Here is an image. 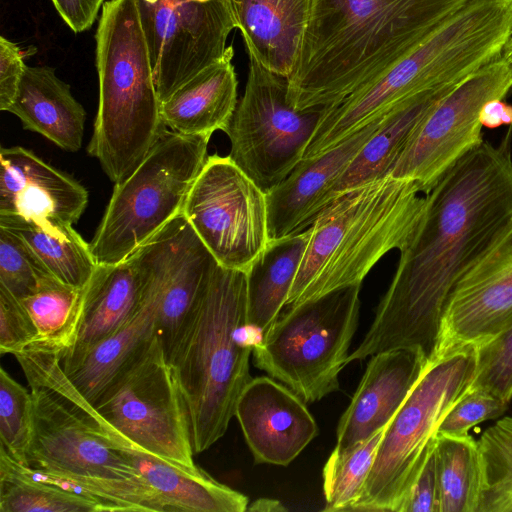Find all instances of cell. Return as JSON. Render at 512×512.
Wrapping results in <instances>:
<instances>
[{"label": "cell", "mask_w": 512, "mask_h": 512, "mask_svg": "<svg viewBox=\"0 0 512 512\" xmlns=\"http://www.w3.org/2000/svg\"><path fill=\"white\" fill-rule=\"evenodd\" d=\"M470 388L488 391L505 402L512 399V321L477 347V369Z\"/></svg>", "instance_id": "37"}, {"label": "cell", "mask_w": 512, "mask_h": 512, "mask_svg": "<svg viewBox=\"0 0 512 512\" xmlns=\"http://www.w3.org/2000/svg\"><path fill=\"white\" fill-rule=\"evenodd\" d=\"M511 143L512 126L498 145L483 141L463 155L425 194L416 230L346 365L397 349L434 360L455 286L512 222Z\"/></svg>", "instance_id": "1"}, {"label": "cell", "mask_w": 512, "mask_h": 512, "mask_svg": "<svg viewBox=\"0 0 512 512\" xmlns=\"http://www.w3.org/2000/svg\"><path fill=\"white\" fill-rule=\"evenodd\" d=\"M476 369L475 346L451 350L428 363L387 425L351 511L399 512L434 450L441 421L470 388Z\"/></svg>", "instance_id": "7"}, {"label": "cell", "mask_w": 512, "mask_h": 512, "mask_svg": "<svg viewBox=\"0 0 512 512\" xmlns=\"http://www.w3.org/2000/svg\"><path fill=\"white\" fill-rule=\"evenodd\" d=\"M399 512H440L435 447L401 505Z\"/></svg>", "instance_id": "40"}, {"label": "cell", "mask_w": 512, "mask_h": 512, "mask_svg": "<svg viewBox=\"0 0 512 512\" xmlns=\"http://www.w3.org/2000/svg\"><path fill=\"white\" fill-rule=\"evenodd\" d=\"M248 58L244 95L224 132L230 159L267 193L303 159L323 108L295 109L288 79Z\"/></svg>", "instance_id": "12"}, {"label": "cell", "mask_w": 512, "mask_h": 512, "mask_svg": "<svg viewBox=\"0 0 512 512\" xmlns=\"http://www.w3.org/2000/svg\"><path fill=\"white\" fill-rule=\"evenodd\" d=\"M249 511L278 512L285 511L286 508L277 500L260 498L247 507Z\"/></svg>", "instance_id": "44"}, {"label": "cell", "mask_w": 512, "mask_h": 512, "mask_svg": "<svg viewBox=\"0 0 512 512\" xmlns=\"http://www.w3.org/2000/svg\"><path fill=\"white\" fill-rule=\"evenodd\" d=\"M360 287H344L283 308L253 344L254 365L305 402L338 390L358 326Z\"/></svg>", "instance_id": "9"}, {"label": "cell", "mask_w": 512, "mask_h": 512, "mask_svg": "<svg viewBox=\"0 0 512 512\" xmlns=\"http://www.w3.org/2000/svg\"><path fill=\"white\" fill-rule=\"evenodd\" d=\"M24 52L14 42L0 37V109L7 111L15 99L26 64Z\"/></svg>", "instance_id": "41"}, {"label": "cell", "mask_w": 512, "mask_h": 512, "mask_svg": "<svg viewBox=\"0 0 512 512\" xmlns=\"http://www.w3.org/2000/svg\"><path fill=\"white\" fill-rule=\"evenodd\" d=\"M83 401L99 422L136 446L185 471H202L193 459L188 406L157 334L93 404Z\"/></svg>", "instance_id": "11"}, {"label": "cell", "mask_w": 512, "mask_h": 512, "mask_svg": "<svg viewBox=\"0 0 512 512\" xmlns=\"http://www.w3.org/2000/svg\"><path fill=\"white\" fill-rule=\"evenodd\" d=\"M461 81L424 91L392 112L343 171L332 189L331 201L350 189L390 174L423 119Z\"/></svg>", "instance_id": "27"}, {"label": "cell", "mask_w": 512, "mask_h": 512, "mask_svg": "<svg viewBox=\"0 0 512 512\" xmlns=\"http://www.w3.org/2000/svg\"><path fill=\"white\" fill-rule=\"evenodd\" d=\"M53 276L15 233L0 227V285L18 299L32 294Z\"/></svg>", "instance_id": "36"}, {"label": "cell", "mask_w": 512, "mask_h": 512, "mask_svg": "<svg viewBox=\"0 0 512 512\" xmlns=\"http://www.w3.org/2000/svg\"><path fill=\"white\" fill-rule=\"evenodd\" d=\"M139 272L143 281V294L136 314L109 338L80 354L61 358L65 375L90 404L97 400L116 375L156 335L158 295L140 270Z\"/></svg>", "instance_id": "23"}, {"label": "cell", "mask_w": 512, "mask_h": 512, "mask_svg": "<svg viewBox=\"0 0 512 512\" xmlns=\"http://www.w3.org/2000/svg\"><path fill=\"white\" fill-rule=\"evenodd\" d=\"M310 228L269 240L247 275V325L264 333L283 310L298 272Z\"/></svg>", "instance_id": "28"}, {"label": "cell", "mask_w": 512, "mask_h": 512, "mask_svg": "<svg viewBox=\"0 0 512 512\" xmlns=\"http://www.w3.org/2000/svg\"><path fill=\"white\" fill-rule=\"evenodd\" d=\"M512 41V0H468L381 77L324 107L303 159L323 154L414 96L461 81Z\"/></svg>", "instance_id": "3"}, {"label": "cell", "mask_w": 512, "mask_h": 512, "mask_svg": "<svg viewBox=\"0 0 512 512\" xmlns=\"http://www.w3.org/2000/svg\"><path fill=\"white\" fill-rule=\"evenodd\" d=\"M195 1L204 3V2H209V1H212V0H195Z\"/></svg>", "instance_id": "45"}, {"label": "cell", "mask_w": 512, "mask_h": 512, "mask_svg": "<svg viewBox=\"0 0 512 512\" xmlns=\"http://www.w3.org/2000/svg\"><path fill=\"white\" fill-rule=\"evenodd\" d=\"M478 445L482 483L477 512H512V416L488 427Z\"/></svg>", "instance_id": "33"}, {"label": "cell", "mask_w": 512, "mask_h": 512, "mask_svg": "<svg viewBox=\"0 0 512 512\" xmlns=\"http://www.w3.org/2000/svg\"><path fill=\"white\" fill-rule=\"evenodd\" d=\"M87 204L88 191L71 176L26 148H1L0 216L73 226Z\"/></svg>", "instance_id": "19"}, {"label": "cell", "mask_w": 512, "mask_h": 512, "mask_svg": "<svg viewBox=\"0 0 512 512\" xmlns=\"http://www.w3.org/2000/svg\"><path fill=\"white\" fill-rule=\"evenodd\" d=\"M389 115L372 121L333 149L302 159L284 180L266 193L269 240L299 234L313 224L331 202L332 189L343 171Z\"/></svg>", "instance_id": "18"}, {"label": "cell", "mask_w": 512, "mask_h": 512, "mask_svg": "<svg viewBox=\"0 0 512 512\" xmlns=\"http://www.w3.org/2000/svg\"><path fill=\"white\" fill-rule=\"evenodd\" d=\"M83 289L45 279L30 295L19 299L31 316L39 343L63 354L75 343L82 311Z\"/></svg>", "instance_id": "32"}, {"label": "cell", "mask_w": 512, "mask_h": 512, "mask_svg": "<svg viewBox=\"0 0 512 512\" xmlns=\"http://www.w3.org/2000/svg\"><path fill=\"white\" fill-rule=\"evenodd\" d=\"M37 340L36 326L22 302L0 285V353L14 355Z\"/></svg>", "instance_id": "39"}, {"label": "cell", "mask_w": 512, "mask_h": 512, "mask_svg": "<svg viewBox=\"0 0 512 512\" xmlns=\"http://www.w3.org/2000/svg\"><path fill=\"white\" fill-rule=\"evenodd\" d=\"M386 427L347 452L332 451L322 472L325 511H351L362 493Z\"/></svg>", "instance_id": "34"}, {"label": "cell", "mask_w": 512, "mask_h": 512, "mask_svg": "<svg viewBox=\"0 0 512 512\" xmlns=\"http://www.w3.org/2000/svg\"><path fill=\"white\" fill-rule=\"evenodd\" d=\"M391 174L335 197L316 217L284 308L361 285L388 252L411 239L426 197Z\"/></svg>", "instance_id": "5"}, {"label": "cell", "mask_w": 512, "mask_h": 512, "mask_svg": "<svg viewBox=\"0 0 512 512\" xmlns=\"http://www.w3.org/2000/svg\"><path fill=\"white\" fill-rule=\"evenodd\" d=\"M435 456L440 512H477L482 483L478 441L469 434H437Z\"/></svg>", "instance_id": "30"}, {"label": "cell", "mask_w": 512, "mask_h": 512, "mask_svg": "<svg viewBox=\"0 0 512 512\" xmlns=\"http://www.w3.org/2000/svg\"><path fill=\"white\" fill-rule=\"evenodd\" d=\"M33 398L28 467L84 476L141 478L104 436L61 367L57 351L30 347L16 355Z\"/></svg>", "instance_id": "10"}, {"label": "cell", "mask_w": 512, "mask_h": 512, "mask_svg": "<svg viewBox=\"0 0 512 512\" xmlns=\"http://www.w3.org/2000/svg\"><path fill=\"white\" fill-rule=\"evenodd\" d=\"M34 431L31 391L0 369V447L21 465H28Z\"/></svg>", "instance_id": "35"}, {"label": "cell", "mask_w": 512, "mask_h": 512, "mask_svg": "<svg viewBox=\"0 0 512 512\" xmlns=\"http://www.w3.org/2000/svg\"><path fill=\"white\" fill-rule=\"evenodd\" d=\"M479 120L482 127L489 129L512 126V105L503 99L491 100L482 107Z\"/></svg>", "instance_id": "43"}, {"label": "cell", "mask_w": 512, "mask_h": 512, "mask_svg": "<svg viewBox=\"0 0 512 512\" xmlns=\"http://www.w3.org/2000/svg\"><path fill=\"white\" fill-rule=\"evenodd\" d=\"M143 281L131 257L114 265H97L83 288L77 337L63 357L82 353L119 331L137 312Z\"/></svg>", "instance_id": "26"}, {"label": "cell", "mask_w": 512, "mask_h": 512, "mask_svg": "<svg viewBox=\"0 0 512 512\" xmlns=\"http://www.w3.org/2000/svg\"><path fill=\"white\" fill-rule=\"evenodd\" d=\"M96 43L99 106L87 151L118 183L167 130L136 0L103 4Z\"/></svg>", "instance_id": "6"}, {"label": "cell", "mask_w": 512, "mask_h": 512, "mask_svg": "<svg viewBox=\"0 0 512 512\" xmlns=\"http://www.w3.org/2000/svg\"><path fill=\"white\" fill-rule=\"evenodd\" d=\"M428 363L421 353L409 349L373 355L339 420L333 451L347 452L386 427Z\"/></svg>", "instance_id": "20"}, {"label": "cell", "mask_w": 512, "mask_h": 512, "mask_svg": "<svg viewBox=\"0 0 512 512\" xmlns=\"http://www.w3.org/2000/svg\"><path fill=\"white\" fill-rule=\"evenodd\" d=\"M210 135L165 130L139 166L115 183L90 241L98 265L125 261L182 211L208 155Z\"/></svg>", "instance_id": "8"}, {"label": "cell", "mask_w": 512, "mask_h": 512, "mask_svg": "<svg viewBox=\"0 0 512 512\" xmlns=\"http://www.w3.org/2000/svg\"><path fill=\"white\" fill-rule=\"evenodd\" d=\"M468 0H313L287 98L333 106L375 81Z\"/></svg>", "instance_id": "2"}, {"label": "cell", "mask_w": 512, "mask_h": 512, "mask_svg": "<svg viewBox=\"0 0 512 512\" xmlns=\"http://www.w3.org/2000/svg\"><path fill=\"white\" fill-rule=\"evenodd\" d=\"M1 512H115L111 506L21 472L14 459L0 447Z\"/></svg>", "instance_id": "31"}, {"label": "cell", "mask_w": 512, "mask_h": 512, "mask_svg": "<svg viewBox=\"0 0 512 512\" xmlns=\"http://www.w3.org/2000/svg\"><path fill=\"white\" fill-rule=\"evenodd\" d=\"M247 329V275L217 264L166 355L188 406L195 454L224 436L252 379Z\"/></svg>", "instance_id": "4"}, {"label": "cell", "mask_w": 512, "mask_h": 512, "mask_svg": "<svg viewBox=\"0 0 512 512\" xmlns=\"http://www.w3.org/2000/svg\"><path fill=\"white\" fill-rule=\"evenodd\" d=\"M181 213L225 268L247 273L269 242L266 193L229 156L207 157Z\"/></svg>", "instance_id": "13"}, {"label": "cell", "mask_w": 512, "mask_h": 512, "mask_svg": "<svg viewBox=\"0 0 512 512\" xmlns=\"http://www.w3.org/2000/svg\"><path fill=\"white\" fill-rule=\"evenodd\" d=\"M233 48L161 102L167 129L181 135H212L225 131L238 104Z\"/></svg>", "instance_id": "24"}, {"label": "cell", "mask_w": 512, "mask_h": 512, "mask_svg": "<svg viewBox=\"0 0 512 512\" xmlns=\"http://www.w3.org/2000/svg\"><path fill=\"white\" fill-rule=\"evenodd\" d=\"M160 101L225 53L228 0H136Z\"/></svg>", "instance_id": "15"}, {"label": "cell", "mask_w": 512, "mask_h": 512, "mask_svg": "<svg viewBox=\"0 0 512 512\" xmlns=\"http://www.w3.org/2000/svg\"><path fill=\"white\" fill-rule=\"evenodd\" d=\"M508 405L488 391L469 388L446 413L438 434L466 435L475 425L502 416Z\"/></svg>", "instance_id": "38"}, {"label": "cell", "mask_w": 512, "mask_h": 512, "mask_svg": "<svg viewBox=\"0 0 512 512\" xmlns=\"http://www.w3.org/2000/svg\"><path fill=\"white\" fill-rule=\"evenodd\" d=\"M0 227L17 234L59 281L83 289L97 262L90 244L71 225H50L33 220L0 216Z\"/></svg>", "instance_id": "29"}, {"label": "cell", "mask_w": 512, "mask_h": 512, "mask_svg": "<svg viewBox=\"0 0 512 512\" xmlns=\"http://www.w3.org/2000/svg\"><path fill=\"white\" fill-rule=\"evenodd\" d=\"M512 89V41L441 99L413 133L390 174L414 181L425 195L457 160L483 142L482 107Z\"/></svg>", "instance_id": "14"}, {"label": "cell", "mask_w": 512, "mask_h": 512, "mask_svg": "<svg viewBox=\"0 0 512 512\" xmlns=\"http://www.w3.org/2000/svg\"><path fill=\"white\" fill-rule=\"evenodd\" d=\"M65 23L75 32L89 29L105 3L104 0H52Z\"/></svg>", "instance_id": "42"}, {"label": "cell", "mask_w": 512, "mask_h": 512, "mask_svg": "<svg viewBox=\"0 0 512 512\" xmlns=\"http://www.w3.org/2000/svg\"><path fill=\"white\" fill-rule=\"evenodd\" d=\"M248 56L289 78L311 16L313 0H228Z\"/></svg>", "instance_id": "22"}, {"label": "cell", "mask_w": 512, "mask_h": 512, "mask_svg": "<svg viewBox=\"0 0 512 512\" xmlns=\"http://www.w3.org/2000/svg\"><path fill=\"white\" fill-rule=\"evenodd\" d=\"M23 128L36 132L63 150L82 146L86 113L70 86L49 66H26L14 101L7 109Z\"/></svg>", "instance_id": "25"}, {"label": "cell", "mask_w": 512, "mask_h": 512, "mask_svg": "<svg viewBox=\"0 0 512 512\" xmlns=\"http://www.w3.org/2000/svg\"><path fill=\"white\" fill-rule=\"evenodd\" d=\"M235 416L257 464L287 466L318 433L305 401L272 377L249 381Z\"/></svg>", "instance_id": "17"}, {"label": "cell", "mask_w": 512, "mask_h": 512, "mask_svg": "<svg viewBox=\"0 0 512 512\" xmlns=\"http://www.w3.org/2000/svg\"><path fill=\"white\" fill-rule=\"evenodd\" d=\"M109 443L137 470L163 512H244L248 498L218 482L204 470L185 471L136 446L103 423Z\"/></svg>", "instance_id": "21"}, {"label": "cell", "mask_w": 512, "mask_h": 512, "mask_svg": "<svg viewBox=\"0 0 512 512\" xmlns=\"http://www.w3.org/2000/svg\"><path fill=\"white\" fill-rule=\"evenodd\" d=\"M511 321L512 222L455 286L444 311L435 358L465 346L478 347Z\"/></svg>", "instance_id": "16"}]
</instances>
